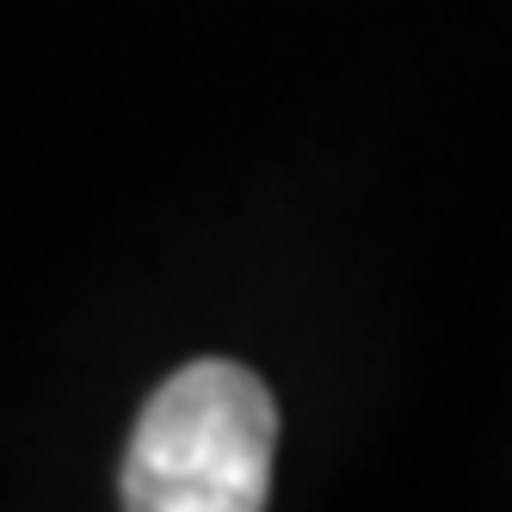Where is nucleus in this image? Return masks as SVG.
Returning <instances> with one entry per match:
<instances>
[{
  "mask_svg": "<svg viewBox=\"0 0 512 512\" xmlns=\"http://www.w3.org/2000/svg\"><path fill=\"white\" fill-rule=\"evenodd\" d=\"M272 451V389L235 358H198L149 395L118 500L130 512H260L272 494Z\"/></svg>",
  "mask_w": 512,
  "mask_h": 512,
  "instance_id": "f257e3e1",
  "label": "nucleus"
}]
</instances>
